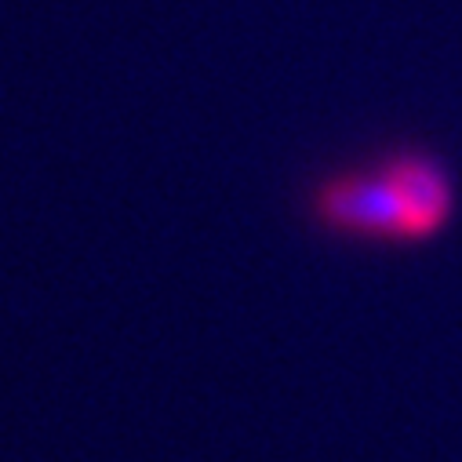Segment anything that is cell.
<instances>
[{"instance_id":"6da1fadb","label":"cell","mask_w":462,"mask_h":462,"mask_svg":"<svg viewBox=\"0 0 462 462\" xmlns=\"http://www.w3.org/2000/svg\"><path fill=\"white\" fill-rule=\"evenodd\" d=\"M320 211L331 226L350 229V234L408 237V218H404V208H401L386 171L328 182L320 193Z\"/></svg>"},{"instance_id":"7a4b0ae2","label":"cell","mask_w":462,"mask_h":462,"mask_svg":"<svg viewBox=\"0 0 462 462\" xmlns=\"http://www.w3.org/2000/svg\"><path fill=\"white\" fill-rule=\"evenodd\" d=\"M386 179L404 208V218H408V237H426L444 222L448 215V182L444 175L430 164V161H419V157H401L386 168Z\"/></svg>"}]
</instances>
